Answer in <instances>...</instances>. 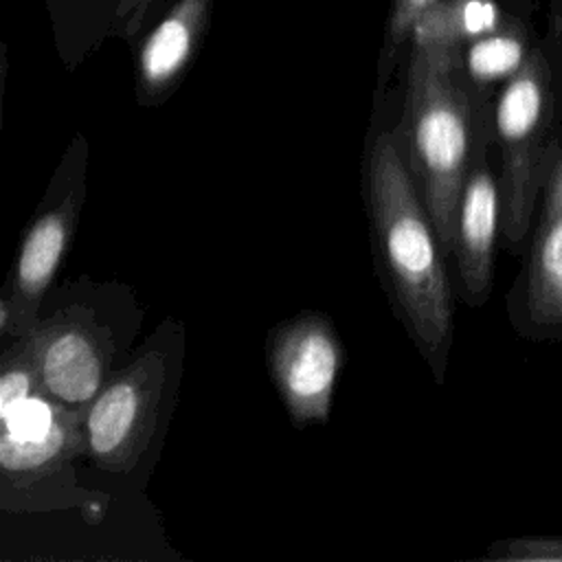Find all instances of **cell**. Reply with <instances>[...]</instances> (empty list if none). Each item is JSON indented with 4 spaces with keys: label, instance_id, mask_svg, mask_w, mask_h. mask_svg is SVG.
Masks as SVG:
<instances>
[{
    "label": "cell",
    "instance_id": "cell-10",
    "mask_svg": "<svg viewBox=\"0 0 562 562\" xmlns=\"http://www.w3.org/2000/svg\"><path fill=\"white\" fill-rule=\"evenodd\" d=\"M490 140H483L474 156L454 215L450 261L457 272V292L470 307L483 305L492 292L501 237V189L498 173L490 165Z\"/></svg>",
    "mask_w": 562,
    "mask_h": 562
},
{
    "label": "cell",
    "instance_id": "cell-8",
    "mask_svg": "<svg viewBox=\"0 0 562 562\" xmlns=\"http://www.w3.org/2000/svg\"><path fill=\"white\" fill-rule=\"evenodd\" d=\"M266 364L292 426L305 428L329 419L342 345L323 312L303 310L277 323L266 338Z\"/></svg>",
    "mask_w": 562,
    "mask_h": 562
},
{
    "label": "cell",
    "instance_id": "cell-7",
    "mask_svg": "<svg viewBox=\"0 0 562 562\" xmlns=\"http://www.w3.org/2000/svg\"><path fill=\"white\" fill-rule=\"evenodd\" d=\"M90 149L77 136L61 156L15 250L13 266L0 290V334L4 342L26 336L53 288L81 217L88 195Z\"/></svg>",
    "mask_w": 562,
    "mask_h": 562
},
{
    "label": "cell",
    "instance_id": "cell-5",
    "mask_svg": "<svg viewBox=\"0 0 562 562\" xmlns=\"http://www.w3.org/2000/svg\"><path fill=\"white\" fill-rule=\"evenodd\" d=\"M498 145L501 239L512 252L525 248L540 202L544 173L560 134L558 68L533 53L509 77L492 121Z\"/></svg>",
    "mask_w": 562,
    "mask_h": 562
},
{
    "label": "cell",
    "instance_id": "cell-15",
    "mask_svg": "<svg viewBox=\"0 0 562 562\" xmlns=\"http://www.w3.org/2000/svg\"><path fill=\"white\" fill-rule=\"evenodd\" d=\"M487 558L507 562H562V538H514L494 542Z\"/></svg>",
    "mask_w": 562,
    "mask_h": 562
},
{
    "label": "cell",
    "instance_id": "cell-4",
    "mask_svg": "<svg viewBox=\"0 0 562 562\" xmlns=\"http://www.w3.org/2000/svg\"><path fill=\"white\" fill-rule=\"evenodd\" d=\"M182 356V323L165 318L81 411L86 459L101 472H132L156 441L176 404Z\"/></svg>",
    "mask_w": 562,
    "mask_h": 562
},
{
    "label": "cell",
    "instance_id": "cell-2",
    "mask_svg": "<svg viewBox=\"0 0 562 562\" xmlns=\"http://www.w3.org/2000/svg\"><path fill=\"white\" fill-rule=\"evenodd\" d=\"M404 160L450 259L463 182L492 123L457 46L413 44L404 114L395 125Z\"/></svg>",
    "mask_w": 562,
    "mask_h": 562
},
{
    "label": "cell",
    "instance_id": "cell-16",
    "mask_svg": "<svg viewBox=\"0 0 562 562\" xmlns=\"http://www.w3.org/2000/svg\"><path fill=\"white\" fill-rule=\"evenodd\" d=\"M439 0H393L389 18V48H397L406 37L413 35L417 20Z\"/></svg>",
    "mask_w": 562,
    "mask_h": 562
},
{
    "label": "cell",
    "instance_id": "cell-12",
    "mask_svg": "<svg viewBox=\"0 0 562 562\" xmlns=\"http://www.w3.org/2000/svg\"><path fill=\"white\" fill-rule=\"evenodd\" d=\"M498 22L496 4L490 0H446L435 2L417 20L413 44L457 46L476 35L492 33Z\"/></svg>",
    "mask_w": 562,
    "mask_h": 562
},
{
    "label": "cell",
    "instance_id": "cell-3",
    "mask_svg": "<svg viewBox=\"0 0 562 562\" xmlns=\"http://www.w3.org/2000/svg\"><path fill=\"white\" fill-rule=\"evenodd\" d=\"M143 305L123 281L79 277L53 285L26 334L44 391L83 411L134 351Z\"/></svg>",
    "mask_w": 562,
    "mask_h": 562
},
{
    "label": "cell",
    "instance_id": "cell-11",
    "mask_svg": "<svg viewBox=\"0 0 562 562\" xmlns=\"http://www.w3.org/2000/svg\"><path fill=\"white\" fill-rule=\"evenodd\" d=\"M211 0H178L145 37L136 59V94L143 105L162 103L191 64L206 29Z\"/></svg>",
    "mask_w": 562,
    "mask_h": 562
},
{
    "label": "cell",
    "instance_id": "cell-9",
    "mask_svg": "<svg viewBox=\"0 0 562 562\" xmlns=\"http://www.w3.org/2000/svg\"><path fill=\"white\" fill-rule=\"evenodd\" d=\"M507 316L522 338L562 340V140L544 173L522 268L507 292Z\"/></svg>",
    "mask_w": 562,
    "mask_h": 562
},
{
    "label": "cell",
    "instance_id": "cell-1",
    "mask_svg": "<svg viewBox=\"0 0 562 562\" xmlns=\"http://www.w3.org/2000/svg\"><path fill=\"white\" fill-rule=\"evenodd\" d=\"M371 248L393 312L441 384L454 340L448 255L404 160L397 130H380L364 158Z\"/></svg>",
    "mask_w": 562,
    "mask_h": 562
},
{
    "label": "cell",
    "instance_id": "cell-13",
    "mask_svg": "<svg viewBox=\"0 0 562 562\" xmlns=\"http://www.w3.org/2000/svg\"><path fill=\"white\" fill-rule=\"evenodd\" d=\"M42 391L44 386L29 336L4 342L0 356V415Z\"/></svg>",
    "mask_w": 562,
    "mask_h": 562
},
{
    "label": "cell",
    "instance_id": "cell-14",
    "mask_svg": "<svg viewBox=\"0 0 562 562\" xmlns=\"http://www.w3.org/2000/svg\"><path fill=\"white\" fill-rule=\"evenodd\" d=\"M525 59V46L518 37L490 35L470 46L465 68L472 83H490L501 77H512Z\"/></svg>",
    "mask_w": 562,
    "mask_h": 562
},
{
    "label": "cell",
    "instance_id": "cell-6",
    "mask_svg": "<svg viewBox=\"0 0 562 562\" xmlns=\"http://www.w3.org/2000/svg\"><path fill=\"white\" fill-rule=\"evenodd\" d=\"M86 454L81 411L66 408L46 391L0 415V507L55 512L86 507L90 492L77 483Z\"/></svg>",
    "mask_w": 562,
    "mask_h": 562
}]
</instances>
